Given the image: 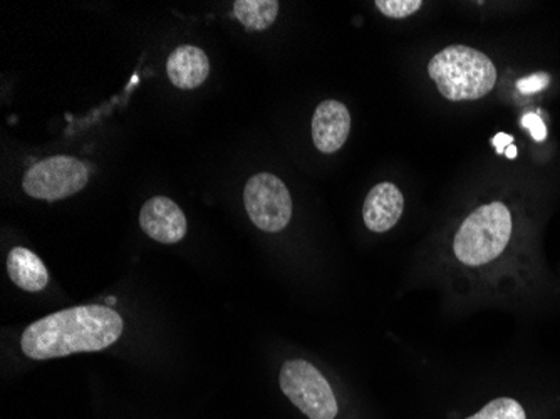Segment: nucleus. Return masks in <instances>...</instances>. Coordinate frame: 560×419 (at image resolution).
Here are the masks:
<instances>
[{"label": "nucleus", "mask_w": 560, "mask_h": 419, "mask_svg": "<svg viewBox=\"0 0 560 419\" xmlns=\"http://www.w3.org/2000/svg\"><path fill=\"white\" fill-rule=\"evenodd\" d=\"M122 327L121 316L106 305L66 309L31 324L22 334V351L37 361L103 351L121 337Z\"/></svg>", "instance_id": "f257e3e1"}, {"label": "nucleus", "mask_w": 560, "mask_h": 419, "mask_svg": "<svg viewBox=\"0 0 560 419\" xmlns=\"http://www.w3.org/2000/svg\"><path fill=\"white\" fill-rule=\"evenodd\" d=\"M428 74L450 101H475L487 96L497 83L492 59L468 46H448L428 65Z\"/></svg>", "instance_id": "f03ea898"}, {"label": "nucleus", "mask_w": 560, "mask_h": 419, "mask_svg": "<svg viewBox=\"0 0 560 419\" xmlns=\"http://www.w3.org/2000/svg\"><path fill=\"white\" fill-rule=\"evenodd\" d=\"M514 220L500 201L478 207L462 223L453 241L456 258L468 267L487 266L497 260L511 244Z\"/></svg>", "instance_id": "7ed1b4c3"}, {"label": "nucleus", "mask_w": 560, "mask_h": 419, "mask_svg": "<svg viewBox=\"0 0 560 419\" xmlns=\"http://www.w3.org/2000/svg\"><path fill=\"white\" fill-rule=\"evenodd\" d=\"M280 387L284 395L310 419H335L338 401L326 377L311 362L294 359L280 370Z\"/></svg>", "instance_id": "20e7f679"}, {"label": "nucleus", "mask_w": 560, "mask_h": 419, "mask_svg": "<svg viewBox=\"0 0 560 419\" xmlns=\"http://www.w3.org/2000/svg\"><path fill=\"white\" fill-rule=\"evenodd\" d=\"M90 179L88 166L72 156H50L31 166L24 175L25 194L37 200H62L83 190Z\"/></svg>", "instance_id": "39448f33"}, {"label": "nucleus", "mask_w": 560, "mask_h": 419, "mask_svg": "<svg viewBox=\"0 0 560 419\" xmlns=\"http://www.w3.org/2000/svg\"><path fill=\"white\" fill-rule=\"evenodd\" d=\"M244 205L252 223L264 232H280L291 222V194L284 182L270 173H259L248 179L244 190Z\"/></svg>", "instance_id": "423d86ee"}, {"label": "nucleus", "mask_w": 560, "mask_h": 419, "mask_svg": "<svg viewBox=\"0 0 560 419\" xmlns=\"http://www.w3.org/2000/svg\"><path fill=\"white\" fill-rule=\"evenodd\" d=\"M141 230L160 244H178L187 233V219L182 208L166 197H153L140 212Z\"/></svg>", "instance_id": "0eeeda50"}, {"label": "nucleus", "mask_w": 560, "mask_h": 419, "mask_svg": "<svg viewBox=\"0 0 560 419\" xmlns=\"http://www.w3.org/2000/svg\"><path fill=\"white\" fill-rule=\"evenodd\" d=\"M351 131V115L341 101H323L313 116V141L320 153H336Z\"/></svg>", "instance_id": "6e6552de"}, {"label": "nucleus", "mask_w": 560, "mask_h": 419, "mask_svg": "<svg viewBox=\"0 0 560 419\" xmlns=\"http://www.w3.org/2000/svg\"><path fill=\"white\" fill-rule=\"evenodd\" d=\"M405 198L395 183H380L364 200L363 219L374 233H385L401 219Z\"/></svg>", "instance_id": "1a4fd4ad"}, {"label": "nucleus", "mask_w": 560, "mask_h": 419, "mask_svg": "<svg viewBox=\"0 0 560 419\" xmlns=\"http://www.w3.org/2000/svg\"><path fill=\"white\" fill-rule=\"evenodd\" d=\"M166 72L173 86L178 90H195L209 78V58L200 47H176L166 62Z\"/></svg>", "instance_id": "9d476101"}, {"label": "nucleus", "mask_w": 560, "mask_h": 419, "mask_svg": "<svg viewBox=\"0 0 560 419\" xmlns=\"http://www.w3.org/2000/svg\"><path fill=\"white\" fill-rule=\"evenodd\" d=\"M8 270L12 282L27 292L43 291L49 282V273L43 260L30 248L15 247L8 257Z\"/></svg>", "instance_id": "9b49d317"}, {"label": "nucleus", "mask_w": 560, "mask_h": 419, "mask_svg": "<svg viewBox=\"0 0 560 419\" xmlns=\"http://www.w3.org/2000/svg\"><path fill=\"white\" fill-rule=\"evenodd\" d=\"M234 14L248 31H266L279 14V2L276 0H237Z\"/></svg>", "instance_id": "f8f14e48"}, {"label": "nucleus", "mask_w": 560, "mask_h": 419, "mask_svg": "<svg viewBox=\"0 0 560 419\" xmlns=\"http://www.w3.org/2000/svg\"><path fill=\"white\" fill-rule=\"evenodd\" d=\"M467 419H527V416L521 403L512 398H499Z\"/></svg>", "instance_id": "ddd939ff"}, {"label": "nucleus", "mask_w": 560, "mask_h": 419, "mask_svg": "<svg viewBox=\"0 0 560 419\" xmlns=\"http://www.w3.org/2000/svg\"><path fill=\"white\" fill-rule=\"evenodd\" d=\"M374 5H376L386 18L405 19L420 11L423 2H421V0H376Z\"/></svg>", "instance_id": "4468645a"}, {"label": "nucleus", "mask_w": 560, "mask_h": 419, "mask_svg": "<svg viewBox=\"0 0 560 419\" xmlns=\"http://www.w3.org/2000/svg\"><path fill=\"white\" fill-rule=\"evenodd\" d=\"M549 74L546 72H537V74L527 75V78H522L517 83V90L521 91L522 94H536L540 93V91L546 90L549 86Z\"/></svg>", "instance_id": "2eb2a0df"}, {"label": "nucleus", "mask_w": 560, "mask_h": 419, "mask_svg": "<svg viewBox=\"0 0 560 419\" xmlns=\"http://www.w3.org/2000/svg\"><path fill=\"white\" fill-rule=\"evenodd\" d=\"M522 126L525 129H528V133L532 135V138L536 141H544L547 138V128L544 119L540 118L537 113H527V115L522 118Z\"/></svg>", "instance_id": "dca6fc26"}, {"label": "nucleus", "mask_w": 560, "mask_h": 419, "mask_svg": "<svg viewBox=\"0 0 560 419\" xmlns=\"http://www.w3.org/2000/svg\"><path fill=\"white\" fill-rule=\"evenodd\" d=\"M492 144L497 148V153L503 154L506 148L514 144V138H512L511 135L499 133L492 138Z\"/></svg>", "instance_id": "f3484780"}, {"label": "nucleus", "mask_w": 560, "mask_h": 419, "mask_svg": "<svg viewBox=\"0 0 560 419\" xmlns=\"http://www.w3.org/2000/svg\"><path fill=\"white\" fill-rule=\"evenodd\" d=\"M505 153L509 159L514 160L515 156H517V148H515L514 144H511V147L506 148Z\"/></svg>", "instance_id": "a211bd4d"}]
</instances>
